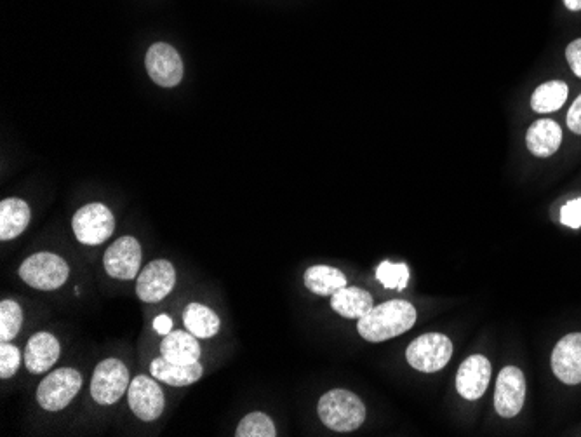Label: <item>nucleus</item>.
<instances>
[{"label":"nucleus","mask_w":581,"mask_h":437,"mask_svg":"<svg viewBox=\"0 0 581 437\" xmlns=\"http://www.w3.org/2000/svg\"><path fill=\"white\" fill-rule=\"evenodd\" d=\"M416 323V309L406 300H390L369 310L357 323V330L364 340L380 343L399 337L411 330Z\"/></svg>","instance_id":"1"},{"label":"nucleus","mask_w":581,"mask_h":437,"mask_svg":"<svg viewBox=\"0 0 581 437\" xmlns=\"http://www.w3.org/2000/svg\"><path fill=\"white\" fill-rule=\"evenodd\" d=\"M317 410L322 424L334 432L357 431L366 420V406L350 390H329L321 397Z\"/></svg>","instance_id":"2"},{"label":"nucleus","mask_w":581,"mask_h":437,"mask_svg":"<svg viewBox=\"0 0 581 437\" xmlns=\"http://www.w3.org/2000/svg\"><path fill=\"white\" fill-rule=\"evenodd\" d=\"M70 267L60 255L35 253L21 263L20 277L35 290L54 291L67 283Z\"/></svg>","instance_id":"3"},{"label":"nucleus","mask_w":581,"mask_h":437,"mask_svg":"<svg viewBox=\"0 0 581 437\" xmlns=\"http://www.w3.org/2000/svg\"><path fill=\"white\" fill-rule=\"evenodd\" d=\"M82 387V375L74 368L54 370L37 389V403L46 411H61L72 403Z\"/></svg>","instance_id":"4"},{"label":"nucleus","mask_w":581,"mask_h":437,"mask_svg":"<svg viewBox=\"0 0 581 437\" xmlns=\"http://www.w3.org/2000/svg\"><path fill=\"white\" fill-rule=\"evenodd\" d=\"M72 229L79 243L98 246L114 234V213L101 202H91L75 213Z\"/></svg>","instance_id":"5"},{"label":"nucleus","mask_w":581,"mask_h":437,"mask_svg":"<svg viewBox=\"0 0 581 437\" xmlns=\"http://www.w3.org/2000/svg\"><path fill=\"white\" fill-rule=\"evenodd\" d=\"M131 385V377L126 364L121 359H105L101 361L93 378H91V396L94 401L103 406H110L121 399Z\"/></svg>","instance_id":"6"},{"label":"nucleus","mask_w":581,"mask_h":437,"mask_svg":"<svg viewBox=\"0 0 581 437\" xmlns=\"http://www.w3.org/2000/svg\"><path fill=\"white\" fill-rule=\"evenodd\" d=\"M453 356V343L439 333H428L416 338L406 350V359L415 370L435 373L442 370Z\"/></svg>","instance_id":"7"},{"label":"nucleus","mask_w":581,"mask_h":437,"mask_svg":"<svg viewBox=\"0 0 581 437\" xmlns=\"http://www.w3.org/2000/svg\"><path fill=\"white\" fill-rule=\"evenodd\" d=\"M129 408L143 422H154L164 413L166 397L154 378L136 377L127 390Z\"/></svg>","instance_id":"8"},{"label":"nucleus","mask_w":581,"mask_h":437,"mask_svg":"<svg viewBox=\"0 0 581 437\" xmlns=\"http://www.w3.org/2000/svg\"><path fill=\"white\" fill-rule=\"evenodd\" d=\"M145 65L150 79L162 88H174L183 79V61L180 54L173 46L164 42L150 46Z\"/></svg>","instance_id":"9"},{"label":"nucleus","mask_w":581,"mask_h":437,"mask_svg":"<svg viewBox=\"0 0 581 437\" xmlns=\"http://www.w3.org/2000/svg\"><path fill=\"white\" fill-rule=\"evenodd\" d=\"M141 246L136 237L126 236L117 239L110 248L105 251L103 265L110 277L131 281L138 276L141 267Z\"/></svg>","instance_id":"10"},{"label":"nucleus","mask_w":581,"mask_h":437,"mask_svg":"<svg viewBox=\"0 0 581 437\" xmlns=\"http://www.w3.org/2000/svg\"><path fill=\"white\" fill-rule=\"evenodd\" d=\"M176 284V270L167 260H155L141 270L136 281V295L141 302L157 303L164 300Z\"/></svg>","instance_id":"11"},{"label":"nucleus","mask_w":581,"mask_h":437,"mask_svg":"<svg viewBox=\"0 0 581 437\" xmlns=\"http://www.w3.org/2000/svg\"><path fill=\"white\" fill-rule=\"evenodd\" d=\"M526 399V378L519 368L507 366L500 371L495 390V408L503 418H514L521 413Z\"/></svg>","instance_id":"12"},{"label":"nucleus","mask_w":581,"mask_h":437,"mask_svg":"<svg viewBox=\"0 0 581 437\" xmlns=\"http://www.w3.org/2000/svg\"><path fill=\"white\" fill-rule=\"evenodd\" d=\"M491 380V363L488 357L475 354L463 361L456 375V389L461 397L475 401L486 394Z\"/></svg>","instance_id":"13"},{"label":"nucleus","mask_w":581,"mask_h":437,"mask_svg":"<svg viewBox=\"0 0 581 437\" xmlns=\"http://www.w3.org/2000/svg\"><path fill=\"white\" fill-rule=\"evenodd\" d=\"M552 370L564 384H581V333H571L555 345Z\"/></svg>","instance_id":"14"},{"label":"nucleus","mask_w":581,"mask_h":437,"mask_svg":"<svg viewBox=\"0 0 581 437\" xmlns=\"http://www.w3.org/2000/svg\"><path fill=\"white\" fill-rule=\"evenodd\" d=\"M60 342L51 333H37L30 338L25 349V366L30 373L42 375L53 368L60 359Z\"/></svg>","instance_id":"15"},{"label":"nucleus","mask_w":581,"mask_h":437,"mask_svg":"<svg viewBox=\"0 0 581 437\" xmlns=\"http://www.w3.org/2000/svg\"><path fill=\"white\" fill-rule=\"evenodd\" d=\"M202 364H176L167 361L164 357H157L150 364V375L161 380L164 384L171 385V387H187V385L195 384L202 378Z\"/></svg>","instance_id":"16"},{"label":"nucleus","mask_w":581,"mask_h":437,"mask_svg":"<svg viewBox=\"0 0 581 437\" xmlns=\"http://www.w3.org/2000/svg\"><path fill=\"white\" fill-rule=\"evenodd\" d=\"M162 357L176 364L199 363L201 345L190 331H171L161 343Z\"/></svg>","instance_id":"17"},{"label":"nucleus","mask_w":581,"mask_h":437,"mask_svg":"<svg viewBox=\"0 0 581 437\" xmlns=\"http://www.w3.org/2000/svg\"><path fill=\"white\" fill-rule=\"evenodd\" d=\"M529 152L536 157H550L554 155L562 143V129L552 119H540L533 122L526 136Z\"/></svg>","instance_id":"18"},{"label":"nucleus","mask_w":581,"mask_h":437,"mask_svg":"<svg viewBox=\"0 0 581 437\" xmlns=\"http://www.w3.org/2000/svg\"><path fill=\"white\" fill-rule=\"evenodd\" d=\"M32 213L23 199H4L0 202V239L11 241L27 230Z\"/></svg>","instance_id":"19"},{"label":"nucleus","mask_w":581,"mask_h":437,"mask_svg":"<svg viewBox=\"0 0 581 437\" xmlns=\"http://www.w3.org/2000/svg\"><path fill=\"white\" fill-rule=\"evenodd\" d=\"M373 295L361 288H341L331 296V309L347 319H361L369 310L373 309Z\"/></svg>","instance_id":"20"},{"label":"nucleus","mask_w":581,"mask_h":437,"mask_svg":"<svg viewBox=\"0 0 581 437\" xmlns=\"http://www.w3.org/2000/svg\"><path fill=\"white\" fill-rule=\"evenodd\" d=\"M305 286L315 295L333 296L347 286V277L329 265H314L305 272Z\"/></svg>","instance_id":"21"},{"label":"nucleus","mask_w":581,"mask_h":437,"mask_svg":"<svg viewBox=\"0 0 581 437\" xmlns=\"http://www.w3.org/2000/svg\"><path fill=\"white\" fill-rule=\"evenodd\" d=\"M183 323H185V328L197 338H213L220 333V317L201 303L188 305L183 314Z\"/></svg>","instance_id":"22"},{"label":"nucleus","mask_w":581,"mask_h":437,"mask_svg":"<svg viewBox=\"0 0 581 437\" xmlns=\"http://www.w3.org/2000/svg\"><path fill=\"white\" fill-rule=\"evenodd\" d=\"M569 88L566 82L550 81L541 84L531 96V108L536 114H550L562 108L568 100Z\"/></svg>","instance_id":"23"},{"label":"nucleus","mask_w":581,"mask_h":437,"mask_svg":"<svg viewBox=\"0 0 581 437\" xmlns=\"http://www.w3.org/2000/svg\"><path fill=\"white\" fill-rule=\"evenodd\" d=\"M23 324V310L14 300L0 303V342H11L18 337Z\"/></svg>","instance_id":"24"},{"label":"nucleus","mask_w":581,"mask_h":437,"mask_svg":"<svg viewBox=\"0 0 581 437\" xmlns=\"http://www.w3.org/2000/svg\"><path fill=\"white\" fill-rule=\"evenodd\" d=\"M235 436L275 437L277 436V431H275L272 418L265 415V413H261V411H254V413H249V415L242 418L241 424H239L237 431H235Z\"/></svg>","instance_id":"25"},{"label":"nucleus","mask_w":581,"mask_h":437,"mask_svg":"<svg viewBox=\"0 0 581 437\" xmlns=\"http://www.w3.org/2000/svg\"><path fill=\"white\" fill-rule=\"evenodd\" d=\"M376 277L387 290H406L409 283V267L406 263L381 262Z\"/></svg>","instance_id":"26"},{"label":"nucleus","mask_w":581,"mask_h":437,"mask_svg":"<svg viewBox=\"0 0 581 437\" xmlns=\"http://www.w3.org/2000/svg\"><path fill=\"white\" fill-rule=\"evenodd\" d=\"M21 352L11 342H2L0 345V378H11L20 370Z\"/></svg>","instance_id":"27"},{"label":"nucleus","mask_w":581,"mask_h":437,"mask_svg":"<svg viewBox=\"0 0 581 437\" xmlns=\"http://www.w3.org/2000/svg\"><path fill=\"white\" fill-rule=\"evenodd\" d=\"M561 222L562 225H568L571 229H580L581 197H578L575 201H569L568 204H564V208L561 209Z\"/></svg>","instance_id":"28"},{"label":"nucleus","mask_w":581,"mask_h":437,"mask_svg":"<svg viewBox=\"0 0 581 437\" xmlns=\"http://www.w3.org/2000/svg\"><path fill=\"white\" fill-rule=\"evenodd\" d=\"M566 58H568L569 67L578 77H581V39L569 44L566 49Z\"/></svg>","instance_id":"29"},{"label":"nucleus","mask_w":581,"mask_h":437,"mask_svg":"<svg viewBox=\"0 0 581 437\" xmlns=\"http://www.w3.org/2000/svg\"><path fill=\"white\" fill-rule=\"evenodd\" d=\"M566 122H568V128L576 133V135H581V95L576 98L575 103L569 108L568 117H566Z\"/></svg>","instance_id":"30"},{"label":"nucleus","mask_w":581,"mask_h":437,"mask_svg":"<svg viewBox=\"0 0 581 437\" xmlns=\"http://www.w3.org/2000/svg\"><path fill=\"white\" fill-rule=\"evenodd\" d=\"M154 330L157 331L159 335H162V337H166V335H169V333L173 331V319L166 316V314H161V316L155 317Z\"/></svg>","instance_id":"31"},{"label":"nucleus","mask_w":581,"mask_h":437,"mask_svg":"<svg viewBox=\"0 0 581 437\" xmlns=\"http://www.w3.org/2000/svg\"><path fill=\"white\" fill-rule=\"evenodd\" d=\"M564 4L568 7L569 11H581V0H564Z\"/></svg>","instance_id":"32"}]
</instances>
